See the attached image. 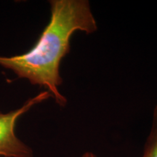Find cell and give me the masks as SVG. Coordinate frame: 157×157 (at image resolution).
Returning <instances> with one entry per match:
<instances>
[{"label": "cell", "instance_id": "obj_1", "mask_svg": "<svg viewBox=\"0 0 157 157\" xmlns=\"http://www.w3.org/2000/svg\"><path fill=\"white\" fill-rule=\"evenodd\" d=\"M50 22L37 42L26 52L0 56V66L13 71L19 78L44 87L60 107L67 99L59 91L63 83L60 66L70 51V40L76 31L95 33L97 22L87 0H51Z\"/></svg>", "mask_w": 157, "mask_h": 157}, {"label": "cell", "instance_id": "obj_4", "mask_svg": "<svg viewBox=\"0 0 157 157\" xmlns=\"http://www.w3.org/2000/svg\"><path fill=\"white\" fill-rule=\"evenodd\" d=\"M82 157H97L95 154L91 152H86L82 155Z\"/></svg>", "mask_w": 157, "mask_h": 157}, {"label": "cell", "instance_id": "obj_2", "mask_svg": "<svg viewBox=\"0 0 157 157\" xmlns=\"http://www.w3.org/2000/svg\"><path fill=\"white\" fill-rule=\"evenodd\" d=\"M51 97L48 91L40 93L25 101L23 106L4 113L0 111V156L32 157L30 147L20 140L15 133V127L18 118L30 110L34 105L40 103Z\"/></svg>", "mask_w": 157, "mask_h": 157}, {"label": "cell", "instance_id": "obj_3", "mask_svg": "<svg viewBox=\"0 0 157 157\" xmlns=\"http://www.w3.org/2000/svg\"><path fill=\"white\" fill-rule=\"evenodd\" d=\"M143 157H157V103L153 112L151 128L145 144Z\"/></svg>", "mask_w": 157, "mask_h": 157}]
</instances>
